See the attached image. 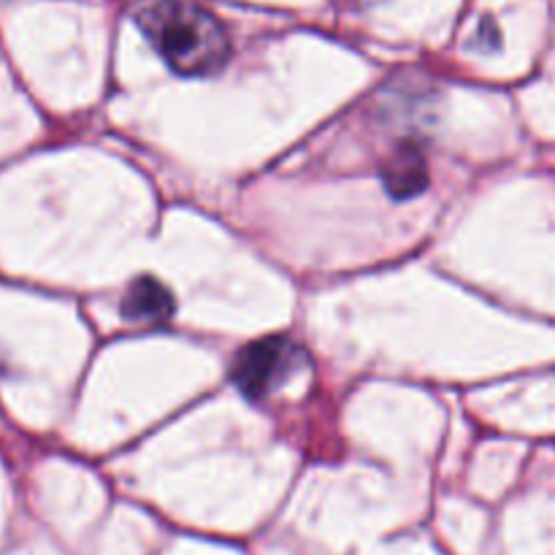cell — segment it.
I'll list each match as a JSON object with an SVG mask.
<instances>
[{"instance_id": "obj_1", "label": "cell", "mask_w": 555, "mask_h": 555, "mask_svg": "<svg viewBox=\"0 0 555 555\" xmlns=\"http://www.w3.org/2000/svg\"><path fill=\"white\" fill-rule=\"evenodd\" d=\"M130 16L177 74H217L231 57L228 30L195 0H135Z\"/></svg>"}, {"instance_id": "obj_2", "label": "cell", "mask_w": 555, "mask_h": 555, "mask_svg": "<svg viewBox=\"0 0 555 555\" xmlns=\"http://www.w3.org/2000/svg\"><path fill=\"white\" fill-rule=\"evenodd\" d=\"M304 363V350L285 336H269L244 347L233 361V383L249 399H266Z\"/></svg>"}, {"instance_id": "obj_3", "label": "cell", "mask_w": 555, "mask_h": 555, "mask_svg": "<svg viewBox=\"0 0 555 555\" xmlns=\"http://www.w3.org/2000/svg\"><path fill=\"white\" fill-rule=\"evenodd\" d=\"M122 314L130 323H168L173 314V296L155 276H139L125 293Z\"/></svg>"}, {"instance_id": "obj_4", "label": "cell", "mask_w": 555, "mask_h": 555, "mask_svg": "<svg viewBox=\"0 0 555 555\" xmlns=\"http://www.w3.org/2000/svg\"><path fill=\"white\" fill-rule=\"evenodd\" d=\"M385 188L390 190L393 198H412V195H421L428 184V168L426 157L417 150V144L406 141L393 150V155L388 157L383 168Z\"/></svg>"}]
</instances>
